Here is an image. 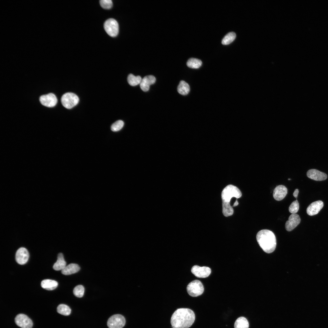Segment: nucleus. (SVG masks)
I'll use <instances>...</instances> for the list:
<instances>
[{"label": "nucleus", "instance_id": "nucleus-1", "mask_svg": "<svg viewBox=\"0 0 328 328\" xmlns=\"http://www.w3.org/2000/svg\"><path fill=\"white\" fill-rule=\"evenodd\" d=\"M193 311L188 308H179L173 313L170 323L172 328H188L195 320Z\"/></svg>", "mask_w": 328, "mask_h": 328}, {"label": "nucleus", "instance_id": "nucleus-2", "mask_svg": "<svg viewBox=\"0 0 328 328\" xmlns=\"http://www.w3.org/2000/svg\"><path fill=\"white\" fill-rule=\"evenodd\" d=\"M222 201V212L225 217L232 215L234 210L230 204V201L232 197L237 199L241 197L242 193L240 190L236 186L229 185L225 187L221 193Z\"/></svg>", "mask_w": 328, "mask_h": 328}, {"label": "nucleus", "instance_id": "nucleus-3", "mask_svg": "<svg viewBox=\"0 0 328 328\" xmlns=\"http://www.w3.org/2000/svg\"><path fill=\"white\" fill-rule=\"evenodd\" d=\"M256 238L260 247L266 253H272L275 249L276 240L272 231L267 229L261 230L257 233Z\"/></svg>", "mask_w": 328, "mask_h": 328}, {"label": "nucleus", "instance_id": "nucleus-4", "mask_svg": "<svg viewBox=\"0 0 328 328\" xmlns=\"http://www.w3.org/2000/svg\"><path fill=\"white\" fill-rule=\"evenodd\" d=\"M79 99L77 95L71 92H67L64 94L61 98V103L63 106L68 109L72 108L77 104Z\"/></svg>", "mask_w": 328, "mask_h": 328}, {"label": "nucleus", "instance_id": "nucleus-5", "mask_svg": "<svg viewBox=\"0 0 328 328\" xmlns=\"http://www.w3.org/2000/svg\"><path fill=\"white\" fill-rule=\"evenodd\" d=\"M204 290L202 284L200 281L197 280L192 281L187 287L188 293L192 297H197L201 295L203 293Z\"/></svg>", "mask_w": 328, "mask_h": 328}, {"label": "nucleus", "instance_id": "nucleus-6", "mask_svg": "<svg viewBox=\"0 0 328 328\" xmlns=\"http://www.w3.org/2000/svg\"><path fill=\"white\" fill-rule=\"evenodd\" d=\"M104 28L107 34L111 37H115L118 34V24L114 19L110 18L106 20L104 24Z\"/></svg>", "mask_w": 328, "mask_h": 328}, {"label": "nucleus", "instance_id": "nucleus-7", "mask_svg": "<svg viewBox=\"0 0 328 328\" xmlns=\"http://www.w3.org/2000/svg\"><path fill=\"white\" fill-rule=\"evenodd\" d=\"M125 319L122 315H114L108 319L107 324L109 328H122L125 324Z\"/></svg>", "mask_w": 328, "mask_h": 328}, {"label": "nucleus", "instance_id": "nucleus-8", "mask_svg": "<svg viewBox=\"0 0 328 328\" xmlns=\"http://www.w3.org/2000/svg\"><path fill=\"white\" fill-rule=\"evenodd\" d=\"M40 103L43 106L51 108L55 106L58 101L55 95L52 93L40 96L39 97Z\"/></svg>", "mask_w": 328, "mask_h": 328}, {"label": "nucleus", "instance_id": "nucleus-9", "mask_svg": "<svg viewBox=\"0 0 328 328\" xmlns=\"http://www.w3.org/2000/svg\"><path fill=\"white\" fill-rule=\"evenodd\" d=\"M16 325L22 328H32L33 323L32 320L26 315L19 314L15 318Z\"/></svg>", "mask_w": 328, "mask_h": 328}, {"label": "nucleus", "instance_id": "nucleus-10", "mask_svg": "<svg viewBox=\"0 0 328 328\" xmlns=\"http://www.w3.org/2000/svg\"><path fill=\"white\" fill-rule=\"evenodd\" d=\"M192 273L196 277L200 278H205L208 277L211 272L210 268L206 266L200 267L195 265L193 266L191 270Z\"/></svg>", "mask_w": 328, "mask_h": 328}, {"label": "nucleus", "instance_id": "nucleus-11", "mask_svg": "<svg viewBox=\"0 0 328 328\" xmlns=\"http://www.w3.org/2000/svg\"><path fill=\"white\" fill-rule=\"evenodd\" d=\"M29 255L26 249L21 247L17 251L15 254V259L18 263L22 265L26 264L28 261Z\"/></svg>", "mask_w": 328, "mask_h": 328}, {"label": "nucleus", "instance_id": "nucleus-12", "mask_svg": "<svg viewBox=\"0 0 328 328\" xmlns=\"http://www.w3.org/2000/svg\"><path fill=\"white\" fill-rule=\"evenodd\" d=\"M300 218L298 214H291L289 216L288 220L286 222V230L289 231H292L300 223Z\"/></svg>", "mask_w": 328, "mask_h": 328}, {"label": "nucleus", "instance_id": "nucleus-13", "mask_svg": "<svg viewBox=\"0 0 328 328\" xmlns=\"http://www.w3.org/2000/svg\"><path fill=\"white\" fill-rule=\"evenodd\" d=\"M306 174L309 178L318 181L325 180L327 177L325 173L315 169H309L307 172Z\"/></svg>", "mask_w": 328, "mask_h": 328}, {"label": "nucleus", "instance_id": "nucleus-14", "mask_svg": "<svg viewBox=\"0 0 328 328\" xmlns=\"http://www.w3.org/2000/svg\"><path fill=\"white\" fill-rule=\"evenodd\" d=\"M323 206V203L321 200H318L311 203L306 209L307 214L310 216H313L318 213Z\"/></svg>", "mask_w": 328, "mask_h": 328}, {"label": "nucleus", "instance_id": "nucleus-15", "mask_svg": "<svg viewBox=\"0 0 328 328\" xmlns=\"http://www.w3.org/2000/svg\"><path fill=\"white\" fill-rule=\"evenodd\" d=\"M287 193L286 187L283 185L277 186L274 189L273 192V196L274 199L277 201L283 199Z\"/></svg>", "mask_w": 328, "mask_h": 328}, {"label": "nucleus", "instance_id": "nucleus-16", "mask_svg": "<svg viewBox=\"0 0 328 328\" xmlns=\"http://www.w3.org/2000/svg\"><path fill=\"white\" fill-rule=\"evenodd\" d=\"M155 81V77L152 75L145 76L142 79L140 84L141 89L144 91H148L149 90L150 86L154 84Z\"/></svg>", "mask_w": 328, "mask_h": 328}, {"label": "nucleus", "instance_id": "nucleus-17", "mask_svg": "<svg viewBox=\"0 0 328 328\" xmlns=\"http://www.w3.org/2000/svg\"><path fill=\"white\" fill-rule=\"evenodd\" d=\"M80 269V267L78 265L71 263L66 265L61 270V273L65 275H70L77 272Z\"/></svg>", "mask_w": 328, "mask_h": 328}, {"label": "nucleus", "instance_id": "nucleus-18", "mask_svg": "<svg viewBox=\"0 0 328 328\" xmlns=\"http://www.w3.org/2000/svg\"><path fill=\"white\" fill-rule=\"evenodd\" d=\"M66 266V262L65 261L62 253L58 254L56 261L54 264L53 269L56 271L62 270Z\"/></svg>", "mask_w": 328, "mask_h": 328}, {"label": "nucleus", "instance_id": "nucleus-19", "mask_svg": "<svg viewBox=\"0 0 328 328\" xmlns=\"http://www.w3.org/2000/svg\"><path fill=\"white\" fill-rule=\"evenodd\" d=\"M41 287L45 289L52 290L57 287L58 283L56 281L46 279L43 280L41 282Z\"/></svg>", "mask_w": 328, "mask_h": 328}, {"label": "nucleus", "instance_id": "nucleus-20", "mask_svg": "<svg viewBox=\"0 0 328 328\" xmlns=\"http://www.w3.org/2000/svg\"><path fill=\"white\" fill-rule=\"evenodd\" d=\"M178 93L182 95H186L190 91V87L188 83L183 80L180 81L177 87Z\"/></svg>", "mask_w": 328, "mask_h": 328}, {"label": "nucleus", "instance_id": "nucleus-21", "mask_svg": "<svg viewBox=\"0 0 328 328\" xmlns=\"http://www.w3.org/2000/svg\"><path fill=\"white\" fill-rule=\"evenodd\" d=\"M249 324L247 319L244 317H240L235 321L234 328H248Z\"/></svg>", "mask_w": 328, "mask_h": 328}, {"label": "nucleus", "instance_id": "nucleus-22", "mask_svg": "<svg viewBox=\"0 0 328 328\" xmlns=\"http://www.w3.org/2000/svg\"><path fill=\"white\" fill-rule=\"evenodd\" d=\"M202 62L201 60L195 58L189 59L186 63L187 66L190 68L197 69L202 65Z\"/></svg>", "mask_w": 328, "mask_h": 328}, {"label": "nucleus", "instance_id": "nucleus-23", "mask_svg": "<svg viewBox=\"0 0 328 328\" xmlns=\"http://www.w3.org/2000/svg\"><path fill=\"white\" fill-rule=\"evenodd\" d=\"M142 79L139 76H135L132 74H129L127 77L128 84L131 86H134L140 84Z\"/></svg>", "mask_w": 328, "mask_h": 328}, {"label": "nucleus", "instance_id": "nucleus-24", "mask_svg": "<svg viewBox=\"0 0 328 328\" xmlns=\"http://www.w3.org/2000/svg\"><path fill=\"white\" fill-rule=\"evenodd\" d=\"M57 312L64 316H68L70 315L71 309L68 306L64 304H60L57 307Z\"/></svg>", "mask_w": 328, "mask_h": 328}, {"label": "nucleus", "instance_id": "nucleus-25", "mask_svg": "<svg viewBox=\"0 0 328 328\" xmlns=\"http://www.w3.org/2000/svg\"><path fill=\"white\" fill-rule=\"evenodd\" d=\"M236 37V34L231 32L226 35L222 40V43L224 45H227L231 43Z\"/></svg>", "mask_w": 328, "mask_h": 328}, {"label": "nucleus", "instance_id": "nucleus-26", "mask_svg": "<svg viewBox=\"0 0 328 328\" xmlns=\"http://www.w3.org/2000/svg\"><path fill=\"white\" fill-rule=\"evenodd\" d=\"M84 288L81 285H78L76 286L73 290L74 295L78 298L82 297L84 294Z\"/></svg>", "mask_w": 328, "mask_h": 328}, {"label": "nucleus", "instance_id": "nucleus-27", "mask_svg": "<svg viewBox=\"0 0 328 328\" xmlns=\"http://www.w3.org/2000/svg\"><path fill=\"white\" fill-rule=\"evenodd\" d=\"M124 125L123 121L121 120H118L114 123L111 126V130L113 132H117L120 130Z\"/></svg>", "mask_w": 328, "mask_h": 328}, {"label": "nucleus", "instance_id": "nucleus-28", "mask_svg": "<svg viewBox=\"0 0 328 328\" xmlns=\"http://www.w3.org/2000/svg\"><path fill=\"white\" fill-rule=\"evenodd\" d=\"M299 208V202L297 200L293 201L289 207V212L292 214H296Z\"/></svg>", "mask_w": 328, "mask_h": 328}, {"label": "nucleus", "instance_id": "nucleus-29", "mask_svg": "<svg viewBox=\"0 0 328 328\" xmlns=\"http://www.w3.org/2000/svg\"><path fill=\"white\" fill-rule=\"evenodd\" d=\"M100 3L102 7L107 9L111 8L113 5L111 0H101L100 1Z\"/></svg>", "mask_w": 328, "mask_h": 328}, {"label": "nucleus", "instance_id": "nucleus-30", "mask_svg": "<svg viewBox=\"0 0 328 328\" xmlns=\"http://www.w3.org/2000/svg\"><path fill=\"white\" fill-rule=\"evenodd\" d=\"M299 191L298 189H296L293 193V196L296 198H297Z\"/></svg>", "mask_w": 328, "mask_h": 328}, {"label": "nucleus", "instance_id": "nucleus-31", "mask_svg": "<svg viewBox=\"0 0 328 328\" xmlns=\"http://www.w3.org/2000/svg\"><path fill=\"white\" fill-rule=\"evenodd\" d=\"M238 201H237V199L236 200L235 202L234 203V205H233V207L236 206H237V205H238Z\"/></svg>", "mask_w": 328, "mask_h": 328}, {"label": "nucleus", "instance_id": "nucleus-32", "mask_svg": "<svg viewBox=\"0 0 328 328\" xmlns=\"http://www.w3.org/2000/svg\"><path fill=\"white\" fill-rule=\"evenodd\" d=\"M290 179H288V180H290Z\"/></svg>", "mask_w": 328, "mask_h": 328}]
</instances>
